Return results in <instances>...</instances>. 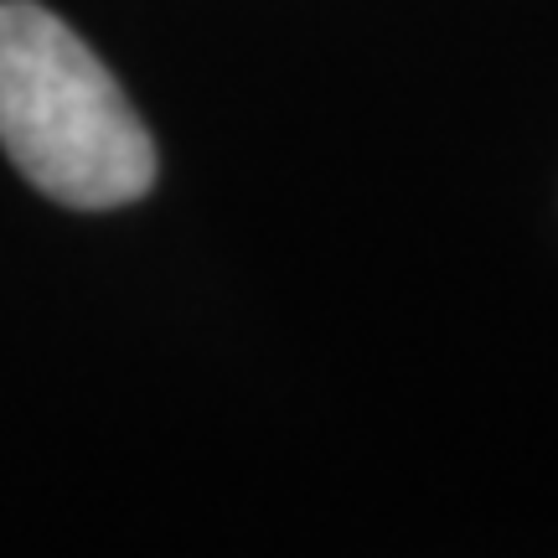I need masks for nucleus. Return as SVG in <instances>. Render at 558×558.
<instances>
[{"label":"nucleus","instance_id":"1","mask_svg":"<svg viewBox=\"0 0 558 558\" xmlns=\"http://www.w3.org/2000/svg\"><path fill=\"white\" fill-rule=\"evenodd\" d=\"M0 145L37 192L68 207H120L156 181L135 104L37 0H0Z\"/></svg>","mask_w":558,"mask_h":558}]
</instances>
